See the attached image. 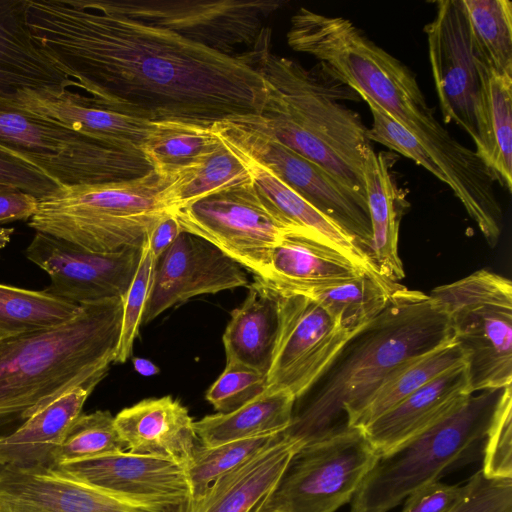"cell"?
<instances>
[{"mask_svg": "<svg viewBox=\"0 0 512 512\" xmlns=\"http://www.w3.org/2000/svg\"><path fill=\"white\" fill-rule=\"evenodd\" d=\"M258 512H280V511H276V510H260Z\"/></svg>", "mask_w": 512, "mask_h": 512, "instance_id": "obj_49", "label": "cell"}, {"mask_svg": "<svg viewBox=\"0 0 512 512\" xmlns=\"http://www.w3.org/2000/svg\"><path fill=\"white\" fill-rule=\"evenodd\" d=\"M512 385L473 392L437 421L380 455L350 512H388L412 491L475 461Z\"/></svg>", "mask_w": 512, "mask_h": 512, "instance_id": "obj_6", "label": "cell"}, {"mask_svg": "<svg viewBox=\"0 0 512 512\" xmlns=\"http://www.w3.org/2000/svg\"><path fill=\"white\" fill-rule=\"evenodd\" d=\"M251 116L215 123L212 130L239 153L272 171L350 235L370 258L372 230L368 208L323 168L259 128Z\"/></svg>", "mask_w": 512, "mask_h": 512, "instance_id": "obj_12", "label": "cell"}, {"mask_svg": "<svg viewBox=\"0 0 512 512\" xmlns=\"http://www.w3.org/2000/svg\"><path fill=\"white\" fill-rule=\"evenodd\" d=\"M219 142L212 126L158 122L143 152L154 171L175 177L201 163Z\"/></svg>", "mask_w": 512, "mask_h": 512, "instance_id": "obj_36", "label": "cell"}, {"mask_svg": "<svg viewBox=\"0 0 512 512\" xmlns=\"http://www.w3.org/2000/svg\"><path fill=\"white\" fill-rule=\"evenodd\" d=\"M242 156L249 163L254 185L286 221L305 235L341 251L363 270L380 275L368 255L342 228L302 198L268 168Z\"/></svg>", "mask_w": 512, "mask_h": 512, "instance_id": "obj_30", "label": "cell"}, {"mask_svg": "<svg viewBox=\"0 0 512 512\" xmlns=\"http://www.w3.org/2000/svg\"><path fill=\"white\" fill-rule=\"evenodd\" d=\"M172 213L182 231L210 242L255 277L283 239L307 236L281 216L253 181L215 191Z\"/></svg>", "mask_w": 512, "mask_h": 512, "instance_id": "obj_11", "label": "cell"}, {"mask_svg": "<svg viewBox=\"0 0 512 512\" xmlns=\"http://www.w3.org/2000/svg\"><path fill=\"white\" fill-rule=\"evenodd\" d=\"M302 446L283 435L272 445L219 478L185 512H258Z\"/></svg>", "mask_w": 512, "mask_h": 512, "instance_id": "obj_25", "label": "cell"}, {"mask_svg": "<svg viewBox=\"0 0 512 512\" xmlns=\"http://www.w3.org/2000/svg\"><path fill=\"white\" fill-rule=\"evenodd\" d=\"M287 42L294 51L316 58L333 78L410 132L439 166L469 216L493 206V172L437 120L414 73L350 20L302 7L291 18Z\"/></svg>", "mask_w": 512, "mask_h": 512, "instance_id": "obj_2", "label": "cell"}, {"mask_svg": "<svg viewBox=\"0 0 512 512\" xmlns=\"http://www.w3.org/2000/svg\"><path fill=\"white\" fill-rule=\"evenodd\" d=\"M54 467L139 505L185 512L191 499L185 467L168 459L121 451Z\"/></svg>", "mask_w": 512, "mask_h": 512, "instance_id": "obj_18", "label": "cell"}, {"mask_svg": "<svg viewBox=\"0 0 512 512\" xmlns=\"http://www.w3.org/2000/svg\"><path fill=\"white\" fill-rule=\"evenodd\" d=\"M478 62L481 80L477 111L480 145L475 151L493 172L496 180L510 192L512 75L493 69L480 53Z\"/></svg>", "mask_w": 512, "mask_h": 512, "instance_id": "obj_29", "label": "cell"}, {"mask_svg": "<svg viewBox=\"0 0 512 512\" xmlns=\"http://www.w3.org/2000/svg\"><path fill=\"white\" fill-rule=\"evenodd\" d=\"M28 0H0V93L80 88L46 55L27 23Z\"/></svg>", "mask_w": 512, "mask_h": 512, "instance_id": "obj_24", "label": "cell"}, {"mask_svg": "<svg viewBox=\"0 0 512 512\" xmlns=\"http://www.w3.org/2000/svg\"><path fill=\"white\" fill-rule=\"evenodd\" d=\"M0 151L35 167L58 186L142 177L153 166L142 151L124 150L30 112L0 94Z\"/></svg>", "mask_w": 512, "mask_h": 512, "instance_id": "obj_8", "label": "cell"}, {"mask_svg": "<svg viewBox=\"0 0 512 512\" xmlns=\"http://www.w3.org/2000/svg\"><path fill=\"white\" fill-rule=\"evenodd\" d=\"M219 140L201 163L176 175L164 189L162 201L168 212L223 188L252 181L248 161L220 137Z\"/></svg>", "mask_w": 512, "mask_h": 512, "instance_id": "obj_34", "label": "cell"}, {"mask_svg": "<svg viewBox=\"0 0 512 512\" xmlns=\"http://www.w3.org/2000/svg\"><path fill=\"white\" fill-rule=\"evenodd\" d=\"M38 198L13 187H0V223L27 220L35 214Z\"/></svg>", "mask_w": 512, "mask_h": 512, "instance_id": "obj_46", "label": "cell"}, {"mask_svg": "<svg viewBox=\"0 0 512 512\" xmlns=\"http://www.w3.org/2000/svg\"><path fill=\"white\" fill-rule=\"evenodd\" d=\"M294 404L295 397L289 391H264L231 412L203 417L194 422V429L202 446L279 434L289 427Z\"/></svg>", "mask_w": 512, "mask_h": 512, "instance_id": "obj_31", "label": "cell"}, {"mask_svg": "<svg viewBox=\"0 0 512 512\" xmlns=\"http://www.w3.org/2000/svg\"><path fill=\"white\" fill-rule=\"evenodd\" d=\"M378 458L358 426L304 444L261 510L335 512L351 501Z\"/></svg>", "mask_w": 512, "mask_h": 512, "instance_id": "obj_10", "label": "cell"}, {"mask_svg": "<svg viewBox=\"0 0 512 512\" xmlns=\"http://www.w3.org/2000/svg\"><path fill=\"white\" fill-rule=\"evenodd\" d=\"M390 167L388 154L372 150L364 179L372 230L370 258L382 277L398 283L405 275L398 253L399 227L408 204Z\"/></svg>", "mask_w": 512, "mask_h": 512, "instance_id": "obj_27", "label": "cell"}, {"mask_svg": "<svg viewBox=\"0 0 512 512\" xmlns=\"http://www.w3.org/2000/svg\"><path fill=\"white\" fill-rule=\"evenodd\" d=\"M450 339L448 318L429 294L401 286L296 398L283 435L304 445L354 426L393 370Z\"/></svg>", "mask_w": 512, "mask_h": 512, "instance_id": "obj_3", "label": "cell"}, {"mask_svg": "<svg viewBox=\"0 0 512 512\" xmlns=\"http://www.w3.org/2000/svg\"><path fill=\"white\" fill-rule=\"evenodd\" d=\"M126 450L127 446L115 426L114 416L109 411L82 413L72 424L61 444L56 456V465Z\"/></svg>", "mask_w": 512, "mask_h": 512, "instance_id": "obj_39", "label": "cell"}, {"mask_svg": "<svg viewBox=\"0 0 512 512\" xmlns=\"http://www.w3.org/2000/svg\"><path fill=\"white\" fill-rule=\"evenodd\" d=\"M124 16L173 30L228 54L254 48L265 21L283 4L278 0H104Z\"/></svg>", "mask_w": 512, "mask_h": 512, "instance_id": "obj_13", "label": "cell"}, {"mask_svg": "<svg viewBox=\"0 0 512 512\" xmlns=\"http://www.w3.org/2000/svg\"><path fill=\"white\" fill-rule=\"evenodd\" d=\"M0 512H183L131 503L55 467L0 465Z\"/></svg>", "mask_w": 512, "mask_h": 512, "instance_id": "obj_19", "label": "cell"}, {"mask_svg": "<svg viewBox=\"0 0 512 512\" xmlns=\"http://www.w3.org/2000/svg\"><path fill=\"white\" fill-rule=\"evenodd\" d=\"M473 42L488 64L512 75V3L509 0H462Z\"/></svg>", "mask_w": 512, "mask_h": 512, "instance_id": "obj_37", "label": "cell"}, {"mask_svg": "<svg viewBox=\"0 0 512 512\" xmlns=\"http://www.w3.org/2000/svg\"><path fill=\"white\" fill-rule=\"evenodd\" d=\"M401 286L380 275L363 272L350 279L280 294H298L312 299L351 335L377 316Z\"/></svg>", "mask_w": 512, "mask_h": 512, "instance_id": "obj_32", "label": "cell"}, {"mask_svg": "<svg viewBox=\"0 0 512 512\" xmlns=\"http://www.w3.org/2000/svg\"><path fill=\"white\" fill-rule=\"evenodd\" d=\"M429 296L446 314L464 352L472 392L511 385V280L481 269L435 287Z\"/></svg>", "mask_w": 512, "mask_h": 512, "instance_id": "obj_9", "label": "cell"}, {"mask_svg": "<svg viewBox=\"0 0 512 512\" xmlns=\"http://www.w3.org/2000/svg\"><path fill=\"white\" fill-rule=\"evenodd\" d=\"M483 475L512 479V390L503 399L483 447Z\"/></svg>", "mask_w": 512, "mask_h": 512, "instance_id": "obj_42", "label": "cell"}, {"mask_svg": "<svg viewBox=\"0 0 512 512\" xmlns=\"http://www.w3.org/2000/svg\"><path fill=\"white\" fill-rule=\"evenodd\" d=\"M435 4V17L424 31L442 118L444 123L454 122L465 130L477 150L479 53L462 0H439Z\"/></svg>", "mask_w": 512, "mask_h": 512, "instance_id": "obj_14", "label": "cell"}, {"mask_svg": "<svg viewBox=\"0 0 512 512\" xmlns=\"http://www.w3.org/2000/svg\"><path fill=\"white\" fill-rule=\"evenodd\" d=\"M363 272L367 271L333 246L311 237L290 235L270 250L257 278L276 293H287L350 279Z\"/></svg>", "mask_w": 512, "mask_h": 512, "instance_id": "obj_26", "label": "cell"}, {"mask_svg": "<svg viewBox=\"0 0 512 512\" xmlns=\"http://www.w3.org/2000/svg\"><path fill=\"white\" fill-rule=\"evenodd\" d=\"M26 15L38 46L96 107L203 127L263 114L268 92L258 65L270 30L254 48L228 54L103 0H28Z\"/></svg>", "mask_w": 512, "mask_h": 512, "instance_id": "obj_1", "label": "cell"}, {"mask_svg": "<svg viewBox=\"0 0 512 512\" xmlns=\"http://www.w3.org/2000/svg\"><path fill=\"white\" fill-rule=\"evenodd\" d=\"M277 328L278 294L254 277L244 302L231 312L222 336L226 363H238L266 375Z\"/></svg>", "mask_w": 512, "mask_h": 512, "instance_id": "obj_28", "label": "cell"}, {"mask_svg": "<svg viewBox=\"0 0 512 512\" xmlns=\"http://www.w3.org/2000/svg\"><path fill=\"white\" fill-rule=\"evenodd\" d=\"M173 179L152 170L135 179L60 186L38 199L28 226L95 253L139 248L170 213L162 192Z\"/></svg>", "mask_w": 512, "mask_h": 512, "instance_id": "obj_7", "label": "cell"}, {"mask_svg": "<svg viewBox=\"0 0 512 512\" xmlns=\"http://www.w3.org/2000/svg\"><path fill=\"white\" fill-rule=\"evenodd\" d=\"M277 294L278 328L265 391L286 390L296 400L350 334L312 299L298 294Z\"/></svg>", "mask_w": 512, "mask_h": 512, "instance_id": "obj_15", "label": "cell"}, {"mask_svg": "<svg viewBox=\"0 0 512 512\" xmlns=\"http://www.w3.org/2000/svg\"><path fill=\"white\" fill-rule=\"evenodd\" d=\"M0 187L17 188L40 199L60 186L35 167L0 151Z\"/></svg>", "mask_w": 512, "mask_h": 512, "instance_id": "obj_44", "label": "cell"}, {"mask_svg": "<svg viewBox=\"0 0 512 512\" xmlns=\"http://www.w3.org/2000/svg\"><path fill=\"white\" fill-rule=\"evenodd\" d=\"M0 94L20 108L124 150L143 152L158 124L96 107L90 103L89 96L69 88L23 89Z\"/></svg>", "mask_w": 512, "mask_h": 512, "instance_id": "obj_20", "label": "cell"}, {"mask_svg": "<svg viewBox=\"0 0 512 512\" xmlns=\"http://www.w3.org/2000/svg\"><path fill=\"white\" fill-rule=\"evenodd\" d=\"M142 247L95 253L66 240L35 232L24 254L50 277L45 291L82 305L110 299L124 300L140 262Z\"/></svg>", "mask_w": 512, "mask_h": 512, "instance_id": "obj_16", "label": "cell"}, {"mask_svg": "<svg viewBox=\"0 0 512 512\" xmlns=\"http://www.w3.org/2000/svg\"><path fill=\"white\" fill-rule=\"evenodd\" d=\"M258 68L268 97L263 114L251 116L252 121L323 168L367 207L364 168L373 148L361 116L341 103L358 101L359 95L318 63L306 69L270 50Z\"/></svg>", "mask_w": 512, "mask_h": 512, "instance_id": "obj_4", "label": "cell"}, {"mask_svg": "<svg viewBox=\"0 0 512 512\" xmlns=\"http://www.w3.org/2000/svg\"><path fill=\"white\" fill-rule=\"evenodd\" d=\"M464 485H448L439 480L412 491L401 512H450L461 500Z\"/></svg>", "mask_w": 512, "mask_h": 512, "instance_id": "obj_45", "label": "cell"}, {"mask_svg": "<svg viewBox=\"0 0 512 512\" xmlns=\"http://www.w3.org/2000/svg\"><path fill=\"white\" fill-rule=\"evenodd\" d=\"M154 264L145 240L136 273L123 300L121 332L113 363H125L131 357L149 297Z\"/></svg>", "mask_w": 512, "mask_h": 512, "instance_id": "obj_40", "label": "cell"}, {"mask_svg": "<svg viewBox=\"0 0 512 512\" xmlns=\"http://www.w3.org/2000/svg\"><path fill=\"white\" fill-rule=\"evenodd\" d=\"M466 363L452 339L393 370L372 395L354 426L365 427L411 393L456 365Z\"/></svg>", "mask_w": 512, "mask_h": 512, "instance_id": "obj_33", "label": "cell"}, {"mask_svg": "<svg viewBox=\"0 0 512 512\" xmlns=\"http://www.w3.org/2000/svg\"><path fill=\"white\" fill-rule=\"evenodd\" d=\"M247 284L248 278L241 265L210 242L182 231L155 260L142 324L192 297Z\"/></svg>", "mask_w": 512, "mask_h": 512, "instance_id": "obj_17", "label": "cell"}, {"mask_svg": "<svg viewBox=\"0 0 512 512\" xmlns=\"http://www.w3.org/2000/svg\"><path fill=\"white\" fill-rule=\"evenodd\" d=\"M182 232L180 224L173 213L163 216L146 237L148 248L157 260L177 239Z\"/></svg>", "mask_w": 512, "mask_h": 512, "instance_id": "obj_47", "label": "cell"}, {"mask_svg": "<svg viewBox=\"0 0 512 512\" xmlns=\"http://www.w3.org/2000/svg\"><path fill=\"white\" fill-rule=\"evenodd\" d=\"M472 392L466 363L454 366L363 427L380 455L425 429Z\"/></svg>", "mask_w": 512, "mask_h": 512, "instance_id": "obj_22", "label": "cell"}, {"mask_svg": "<svg viewBox=\"0 0 512 512\" xmlns=\"http://www.w3.org/2000/svg\"><path fill=\"white\" fill-rule=\"evenodd\" d=\"M132 361L134 369L142 376H153L160 372L159 368L148 359L134 357Z\"/></svg>", "mask_w": 512, "mask_h": 512, "instance_id": "obj_48", "label": "cell"}, {"mask_svg": "<svg viewBox=\"0 0 512 512\" xmlns=\"http://www.w3.org/2000/svg\"><path fill=\"white\" fill-rule=\"evenodd\" d=\"M450 512H512V479H489L481 470L475 472Z\"/></svg>", "mask_w": 512, "mask_h": 512, "instance_id": "obj_43", "label": "cell"}, {"mask_svg": "<svg viewBox=\"0 0 512 512\" xmlns=\"http://www.w3.org/2000/svg\"><path fill=\"white\" fill-rule=\"evenodd\" d=\"M81 305L45 290H29L0 283V337L49 330L74 319Z\"/></svg>", "mask_w": 512, "mask_h": 512, "instance_id": "obj_35", "label": "cell"}, {"mask_svg": "<svg viewBox=\"0 0 512 512\" xmlns=\"http://www.w3.org/2000/svg\"><path fill=\"white\" fill-rule=\"evenodd\" d=\"M265 389V374L238 363H226L205 397L216 411L227 413L259 396Z\"/></svg>", "mask_w": 512, "mask_h": 512, "instance_id": "obj_41", "label": "cell"}, {"mask_svg": "<svg viewBox=\"0 0 512 512\" xmlns=\"http://www.w3.org/2000/svg\"><path fill=\"white\" fill-rule=\"evenodd\" d=\"M100 381L95 379L65 391L1 440L0 465L17 469L54 467L69 429Z\"/></svg>", "mask_w": 512, "mask_h": 512, "instance_id": "obj_23", "label": "cell"}, {"mask_svg": "<svg viewBox=\"0 0 512 512\" xmlns=\"http://www.w3.org/2000/svg\"><path fill=\"white\" fill-rule=\"evenodd\" d=\"M131 453L168 459L183 465L200 445L187 408L171 396L144 399L114 417Z\"/></svg>", "mask_w": 512, "mask_h": 512, "instance_id": "obj_21", "label": "cell"}, {"mask_svg": "<svg viewBox=\"0 0 512 512\" xmlns=\"http://www.w3.org/2000/svg\"><path fill=\"white\" fill-rule=\"evenodd\" d=\"M122 313L121 299L87 303L57 328L0 337V441L65 391L106 376Z\"/></svg>", "mask_w": 512, "mask_h": 512, "instance_id": "obj_5", "label": "cell"}, {"mask_svg": "<svg viewBox=\"0 0 512 512\" xmlns=\"http://www.w3.org/2000/svg\"><path fill=\"white\" fill-rule=\"evenodd\" d=\"M282 433L240 439L215 446L199 445L185 466L191 493L188 507L198 502L219 478L272 445Z\"/></svg>", "mask_w": 512, "mask_h": 512, "instance_id": "obj_38", "label": "cell"}]
</instances>
